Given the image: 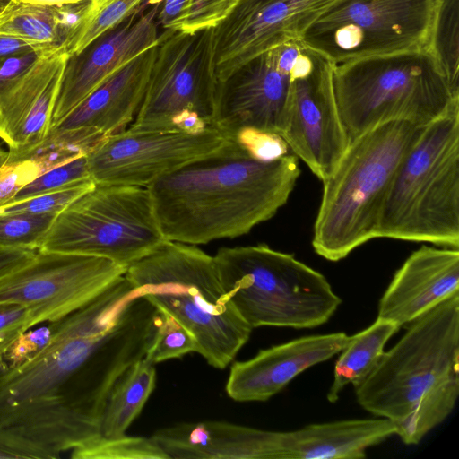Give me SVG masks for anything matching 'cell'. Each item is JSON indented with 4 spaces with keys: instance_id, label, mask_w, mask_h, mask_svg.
<instances>
[{
    "instance_id": "bcb514c9",
    "label": "cell",
    "mask_w": 459,
    "mask_h": 459,
    "mask_svg": "<svg viewBox=\"0 0 459 459\" xmlns=\"http://www.w3.org/2000/svg\"><path fill=\"white\" fill-rule=\"evenodd\" d=\"M11 0H0V13L3 11V9L7 5V4Z\"/></svg>"
},
{
    "instance_id": "4dcf8cb0",
    "label": "cell",
    "mask_w": 459,
    "mask_h": 459,
    "mask_svg": "<svg viewBox=\"0 0 459 459\" xmlns=\"http://www.w3.org/2000/svg\"><path fill=\"white\" fill-rule=\"evenodd\" d=\"M145 4L147 0H93L91 13L68 50V56L81 52L93 39L119 24Z\"/></svg>"
},
{
    "instance_id": "8fae6325",
    "label": "cell",
    "mask_w": 459,
    "mask_h": 459,
    "mask_svg": "<svg viewBox=\"0 0 459 459\" xmlns=\"http://www.w3.org/2000/svg\"><path fill=\"white\" fill-rule=\"evenodd\" d=\"M213 30H164L160 34L144 97L127 129L174 130L173 118L185 111L198 114L212 126L218 86Z\"/></svg>"
},
{
    "instance_id": "f35d334b",
    "label": "cell",
    "mask_w": 459,
    "mask_h": 459,
    "mask_svg": "<svg viewBox=\"0 0 459 459\" xmlns=\"http://www.w3.org/2000/svg\"><path fill=\"white\" fill-rule=\"evenodd\" d=\"M50 333L49 325L35 331L30 329L22 333L5 351L0 368L19 364L33 356L48 342Z\"/></svg>"
},
{
    "instance_id": "cb8c5ba5",
    "label": "cell",
    "mask_w": 459,
    "mask_h": 459,
    "mask_svg": "<svg viewBox=\"0 0 459 459\" xmlns=\"http://www.w3.org/2000/svg\"><path fill=\"white\" fill-rule=\"evenodd\" d=\"M399 329L394 323L377 318L368 328L349 337L334 365L333 383L326 394L328 402H337L344 387H356L372 372L386 342Z\"/></svg>"
},
{
    "instance_id": "7a4b0ae2",
    "label": "cell",
    "mask_w": 459,
    "mask_h": 459,
    "mask_svg": "<svg viewBox=\"0 0 459 459\" xmlns=\"http://www.w3.org/2000/svg\"><path fill=\"white\" fill-rule=\"evenodd\" d=\"M299 175L294 154L260 161L227 137L147 188L163 238L196 246L245 235L273 217Z\"/></svg>"
},
{
    "instance_id": "6da1fadb",
    "label": "cell",
    "mask_w": 459,
    "mask_h": 459,
    "mask_svg": "<svg viewBox=\"0 0 459 459\" xmlns=\"http://www.w3.org/2000/svg\"><path fill=\"white\" fill-rule=\"evenodd\" d=\"M160 320L158 307L123 275L50 323L39 351L0 368V426L55 458L97 437L113 385L145 357Z\"/></svg>"
},
{
    "instance_id": "484cf974",
    "label": "cell",
    "mask_w": 459,
    "mask_h": 459,
    "mask_svg": "<svg viewBox=\"0 0 459 459\" xmlns=\"http://www.w3.org/2000/svg\"><path fill=\"white\" fill-rule=\"evenodd\" d=\"M106 137L90 128L49 131L39 144L30 149L18 152H8L6 162L30 160L45 172L78 157L87 156Z\"/></svg>"
},
{
    "instance_id": "8992f818",
    "label": "cell",
    "mask_w": 459,
    "mask_h": 459,
    "mask_svg": "<svg viewBox=\"0 0 459 459\" xmlns=\"http://www.w3.org/2000/svg\"><path fill=\"white\" fill-rule=\"evenodd\" d=\"M377 238L459 248V100L424 127L400 164Z\"/></svg>"
},
{
    "instance_id": "ba28073f",
    "label": "cell",
    "mask_w": 459,
    "mask_h": 459,
    "mask_svg": "<svg viewBox=\"0 0 459 459\" xmlns=\"http://www.w3.org/2000/svg\"><path fill=\"white\" fill-rule=\"evenodd\" d=\"M213 258L224 290L252 329L314 328L342 304L325 275L265 244L221 247Z\"/></svg>"
},
{
    "instance_id": "2e32d148",
    "label": "cell",
    "mask_w": 459,
    "mask_h": 459,
    "mask_svg": "<svg viewBox=\"0 0 459 459\" xmlns=\"http://www.w3.org/2000/svg\"><path fill=\"white\" fill-rule=\"evenodd\" d=\"M291 82V70L281 68L273 51L268 49L224 82H218L212 126L227 137L234 136L244 128L281 136Z\"/></svg>"
},
{
    "instance_id": "5bb4252c",
    "label": "cell",
    "mask_w": 459,
    "mask_h": 459,
    "mask_svg": "<svg viewBox=\"0 0 459 459\" xmlns=\"http://www.w3.org/2000/svg\"><path fill=\"white\" fill-rule=\"evenodd\" d=\"M215 127L200 134L126 129L107 136L87 155L95 184L148 187L158 178L219 148L226 140Z\"/></svg>"
},
{
    "instance_id": "8d00e7d4",
    "label": "cell",
    "mask_w": 459,
    "mask_h": 459,
    "mask_svg": "<svg viewBox=\"0 0 459 459\" xmlns=\"http://www.w3.org/2000/svg\"><path fill=\"white\" fill-rule=\"evenodd\" d=\"M43 173L33 161L5 162L0 168V208L7 204L25 185Z\"/></svg>"
},
{
    "instance_id": "f546056e",
    "label": "cell",
    "mask_w": 459,
    "mask_h": 459,
    "mask_svg": "<svg viewBox=\"0 0 459 459\" xmlns=\"http://www.w3.org/2000/svg\"><path fill=\"white\" fill-rule=\"evenodd\" d=\"M71 452L74 459H169L152 437L125 435L107 438L98 436Z\"/></svg>"
},
{
    "instance_id": "3957f363",
    "label": "cell",
    "mask_w": 459,
    "mask_h": 459,
    "mask_svg": "<svg viewBox=\"0 0 459 459\" xmlns=\"http://www.w3.org/2000/svg\"><path fill=\"white\" fill-rule=\"evenodd\" d=\"M354 390L359 405L394 422L405 445L440 425L459 395V295L410 324Z\"/></svg>"
},
{
    "instance_id": "1f68e13d",
    "label": "cell",
    "mask_w": 459,
    "mask_h": 459,
    "mask_svg": "<svg viewBox=\"0 0 459 459\" xmlns=\"http://www.w3.org/2000/svg\"><path fill=\"white\" fill-rule=\"evenodd\" d=\"M88 180L92 179L88 168L87 156H81L43 172L22 186L8 204L47 193L65 190Z\"/></svg>"
},
{
    "instance_id": "7c38bea8",
    "label": "cell",
    "mask_w": 459,
    "mask_h": 459,
    "mask_svg": "<svg viewBox=\"0 0 459 459\" xmlns=\"http://www.w3.org/2000/svg\"><path fill=\"white\" fill-rule=\"evenodd\" d=\"M126 269L103 257L38 249L0 276V303L27 308L32 327L54 323L95 299Z\"/></svg>"
},
{
    "instance_id": "4316f807",
    "label": "cell",
    "mask_w": 459,
    "mask_h": 459,
    "mask_svg": "<svg viewBox=\"0 0 459 459\" xmlns=\"http://www.w3.org/2000/svg\"><path fill=\"white\" fill-rule=\"evenodd\" d=\"M239 0H162L157 22L164 30L186 33L216 28Z\"/></svg>"
},
{
    "instance_id": "ffe728a7",
    "label": "cell",
    "mask_w": 459,
    "mask_h": 459,
    "mask_svg": "<svg viewBox=\"0 0 459 459\" xmlns=\"http://www.w3.org/2000/svg\"><path fill=\"white\" fill-rule=\"evenodd\" d=\"M68 56L63 49L40 56L0 98V138L9 152L29 150L48 134Z\"/></svg>"
},
{
    "instance_id": "9a60e30c",
    "label": "cell",
    "mask_w": 459,
    "mask_h": 459,
    "mask_svg": "<svg viewBox=\"0 0 459 459\" xmlns=\"http://www.w3.org/2000/svg\"><path fill=\"white\" fill-rule=\"evenodd\" d=\"M336 0H239L213 30L215 75L224 82L238 69L306 30Z\"/></svg>"
},
{
    "instance_id": "7bdbcfd3",
    "label": "cell",
    "mask_w": 459,
    "mask_h": 459,
    "mask_svg": "<svg viewBox=\"0 0 459 459\" xmlns=\"http://www.w3.org/2000/svg\"><path fill=\"white\" fill-rule=\"evenodd\" d=\"M33 50L25 41L8 35L0 34V58L20 55Z\"/></svg>"
},
{
    "instance_id": "52a82bcc",
    "label": "cell",
    "mask_w": 459,
    "mask_h": 459,
    "mask_svg": "<svg viewBox=\"0 0 459 459\" xmlns=\"http://www.w3.org/2000/svg\"><path fill=\"white\" fill-rule=\"evenodd\" d=\"M333 84L348 145L385 122L427 126L459 100L427 49L335 65Z\"/></svg>"
},
{
    "instance_id": "f6af8a7d",
    "label": "cell",
    "mask_w": 459,
    "mask_h": 459,
    "mask_svg": "<svg viewBox=\"0 0 459 459\" xmlns=\"http://www.w3.org/2000/svg\"><path fill=\"white\" fill-rule=\"evenodd\" d=\"M8 158V152H5L0 147V168L6 162Z\"/></svg>"
},
{
    "instance_id": "83f0119b",
    "label": "cell",
    "mask_w": 459,
    "mask_h": 459,
    "mask_svg": "<svg viewBox=\"0 0 459 459\" xmlns=\"http://www.w3.org/2000/svg\"><path fill=\"white\" fill-rule=\"evenodd\" d=\"M428 50L459 95V0H436Z\"/></svg>"
},
{
    "instance_id": "5b68a950",
    "label": "cell",
    "mask_w": 459,
    "mask_h": 459,
    "mask_svg": "<svg viewBox=\"0 0 459 459\" xmlns=\"http://www.w3.org/2000/svg\"><path fill=\"white\" fill-rule=\"evenodd\" d=\"M125 276L192 333L210 366L225 368L248 341L253 329L224 290L213 256L195 245L164 240Z\"/></svg>"
},
{
    "instance_id": "b9f144b4",
    "label": "cell",
    "mask_w": 459,
    "mask_h": 459,
    "mask_svg": "<svg viewBox=\"0 0 459 459\" xmlns=\"http://www.w3.org/2000/svg\"><path fill=\"white\" fill-rule=\"evenodd\" d=\"M37 250H2L0 251V276L31 258Z\"/></svg>"
},
{
    "instance_id": "f1b7e54d",
    "label": "cell",
    "mask_w": 459,
    "mask_h": 459,
    "mask_svg": "<svg viewBox=\"0 0 459 459\" xmlns=\"http://www.w3.org/2000/svg\"><path fill=\"white\" fill-rule=\"evenodd\" d=\"M56 215L0 212V251L39 249Z\"/></svg>"
},
{
    "instance_id": "30bf717a",
    "label": "cell",
    "mask_w": 459,
    "mask_h": 459,
    "mask_svg": "<svg viewBox=\"0 0 459 459\" xmlns=\"http://www.w3.org/2000/svg\"><path fill=\"white\" fill-rule=\"evenodd\" d=\"M436 0H336L306 30L305 44L334 65L427 49Z\"/></svg>"
},
{
    "instance_id": "e575fe53",
    "label": "cell",
    "mask_w": 459,
    "mask_h": 459,
    "mask_svg": "<svg viewBox=\"0 0 459 459\" xmlns=\"http://www.w3.org/2000/svg\"><path fill=\"white\" fill-rule=\"evenodd\" d=\"M247 154L260 161H273L288 154L289 147L278 134L244 128L232 136Z\"/></svg>"
},
{
    "instance_id": "4fadbf2b",
    "label": "cell",
    "mask_w": 459,
    "mask_h": 459,
    "mask_svg": "<svg viewBox=\"0 0 459 459\" xmlns=\"http://www.w3.org/2000/svg\"><path fill=\"white\" fill-rule=\"evenodd\" d=\"M303 41V40H302ZM334 65L303 42L281 137L292 153L324 181L348 147L333 84Z\"/></svg>"
},
{
    "instance_id": "7dc6e473",
    "label": "cell",
    "mask_w": 459,
    "mask_h": 459,
    "mask_svg": "<svg viewBox=\"0 0 459 459\" xmlns=\"http://www.w3.org/2000/svg\"><path fill=\"white\" fill-rule=\"evenodd\" d=\"M162 0H147L148 5L160 4Z\"/></svg>"
},
{
    "instance_id": "ac0fdd59",
    "label": "cell",
    "mask_w": 459,
    "mask_h": 459,
    "mask_svg": "<svg viewBox=\"0 0 459 459\" xmlns=\"http://www.w3.org/2000/svg\"><path fill=\"white\" fill-rule=\"evenodd\" d=\"M349 337L343 332L299 337L261 350L232 364L226 392L237 402H264L297 376L338 354Z\"/></svg>"
},
{
    "instance_id": "7402d4cb",
    "label": "cell",
    "mask_w": 459,
    "mask_h": 459,
    "mask_svg": "<svg viewBox=\"0 0 459 459\" xmlns=\"http://www.w3.org/2000/svg\"><path fill=\"white\" fill-rule=\"evenodd\" d=\"M385 418L313 423L291 431H274V459H362L366 451L395 435Z\"/></svg>"
},
{
    "instance_id": "60d3db41",
    "label": "cell",
    "mask_w": 459,
    "mask_h": 459,
    "mask_svg": "<svg viewBox=\"0 0 459 459\" xmlns=\"http://www.w3.org/2000/svg\"><path fill=\"white\" fill-rule=\"evenodd\" d=\"M42 56L31 50L0 58V98L7 92Z\"/></svg>"
},
{
    "instance_id": "d6986e66",
    "label": "cell",
    "mask_w": 459,
    "mask_h": 459,
    "mask_svg": "<svg viewBox=\"0 0 459 459\" xmlns=\"http://www.w3.org/2000/svg\"><path fill=\"white\" fill-rule=\"evenodd\" d=\"M459 295V248L422 246L412 252L381 297L377 317L402 326Z\"/></svg>"
},
{
    "instance_id": "603a6c76",
    "label": "cell",
    "mask_w": 459,
    "mask_h": 459,
    "mask_svg": "<svg viewBox=\"0 0 459 459\" xmlns=\"http://www.w3.org/2000/svg\"><path fill=\"white\" fill-rule=\"evenodd\" d=\"M156 369L145 358L129 367L113 385L104 406L100 435L123 437L155 388Z\"/></svg>"
},
{
    "instance_id": "d6a6232c",
    "label": "cell",
    "mask_w": 459,
    "mask_h": 459,
    "mask_svg": "<svg viewBox=\"0 0 459 459\" xmlns=\"http://www.w3.org/2000/svg\"><path fill=\"white\" fill-rule=\"evenodd\" d=\"M160 320L154 341L145 355L152 364L196 352L197 344L192 333L169 313L158 308Z\"/></svg>"
},
{
    "instance_id": "d4e9b609",
    "label": "cell",
    "mask_w": 459,
    "mask_h": 459,
    "mask_svg": "<svg viewBox=\"0 0 459 459\" xmlns=\"http://www.w3.org/2000/svg\"><path fill=\"white\" fill-rule=\"evenodd\" d=\"M0 34L25 41L42 56L65 50L53 5L11 0L0 13Z\"/></svg>"
},
{
    "instance_id": "74e56055",
    "label": "cell",
    "mask_w": 459,
    "mask_h": 459,
    "mask_svg": "<svg viewBox=\"0 0 459 459\" xmlns=\"http://www.w3.org/2000/svg\"><path fill=\"white\" fill-rule=\"evenodd\" d=\"M32 328L30 312L13 303H0V366L3 357L14 340Z\"/></svg>"
},
{
    "instance_id": "836d02e7",
    "label": "cell",
    "mask_w": 459,
    "mask_h": 459,
    "mask_svg": "<svg viewBox=\"0 0 459 459\" xmlns=\"http://www.w3.org/2000/svg\"><path fill=\"white\" fill-rule=\"evenodd\" d=\"M94 186L95 182L93 180H88L65 190L47 193L7 204L0 208V212H23L58 214Z\"/></svg>"
},
{
    "instance_id": "9c48e42d",
    "label": "cell",
    "mask_w": 459,
    "mask_h": 459,
    "mask_svg": "<svg viewBox=\"0 0 459 459\" xmlns=\"http://www.w3.org/2000/svg\"><path fill=\"white\" fill-rule=\"evenodd\" d=\"M164 240L147 187L95 184L56 215L39 249L103 257L127 268Z\"/></svg>"
},
{
    "instance_id": "44dd1931",
    "label": "cell",
    "mask_w": 459,
    "mask_h": 459,
    "mask_svg": "<svg viewBox=\"0 0 459 459\" xmlns=\"http://www.w3.org/2000/svg\"><path fill=\"white\" fill-rule=\"evenodd\" d=\"M156 46L112 74L49 131L90 128L109 136L128 128L144 97Z\"/></svg>"
},
{
    "instance_id": "d590c367",
    "label": "cell",
    "mask_w": 459,
    "mask_h": 459,
    "mask_svg": "<svg viewBox=\"0 0 459 459\" xmlns=\"http://www.w3.org/2000/svg\"><path fill=\"white\" fill-rule=\"evenodd\" d=\"M93 0H81L53 5L59 39L68 53L92 9Z\"/></svg>"
},
{
    "instance_id": "ee69618b",
    "label": "cell",
    "mask_w": 459,
    "mask_h": 459,
    "mask_svg": "<svg viewBox=\"0 0 459 459\" xmlns=\"http://www.w3.org/2000/svg\"><path fill=\"white\" fill-rule=\"evenodd\" d=\"M36 4L56 5L65 3L76 2L81 0H17Z\"/></svg>"
},
{
    "instance_id": "ab89813d",
    "label": "cell",
    "mask_w": 459,
    "mask_h": 459,
    "mask_svg": "<svg viewBox=\"0 0 459 459\" xmlns=\"http://www.w3.org/2000/svg\"><path fill=\"white\" fill-rule=\"evenodd\" d=\"M0 458L55 459L46 449L1 426Z\"/></svg>"
},
{
    "instance_id": "e0dca14e",
    "label": "cell",
    "mask_w": 459,
    "mask_h": 459,
    "mask_svg": "<svg viewBox=\"0 0 459 459\" xmlns=\"http://www.w3.org/2000/svg\"><path fill=\"white\" fill-rule=\"evenodd\" d=\"M145 4L119 24L69 56L55 102L50 128L108 77L159 42L160 4Z\"/></svg>"
},
{
    "instance_id": "277c9868",
    "label": "cell",
    "mask_w": 459,
    "mask_h": 459,
    "mask_svg": "<svg viewBox=\"0 0 459 459\" xmlns=\"http://www.w3.org/2000/svg\"><path fill=\"white\" fill-rule=\"evenodd\" d=\"M426 126L393 120L351 143L323 182L312 238L315 252L338 262L377 238L394 175Z\"/></svg>"
}]
</instances>
